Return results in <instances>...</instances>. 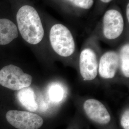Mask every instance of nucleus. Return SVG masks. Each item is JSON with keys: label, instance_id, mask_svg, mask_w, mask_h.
Here are the masks:
<instances>
[{"label": "nucleus", "instance_id": "obj_8", "mask_svg": "<svg viewBox=\"0 0 129 129\" xmlns=\"http://www.w3.org/2000/svg\"><path fill=\"white\" fill-rule=\"evenodd\" d=\"M120 58L117 53L109 51L102 55L100 61L99 72L103 78H113L117 72Z\"/></svg>", "mask_w": 129, "mask_h": 129}, {"label": "nucleus", "instance_id": "obj_5", "mask_svg": "<svg viewBox=\"0 0 129 129\" xmlns=\"http://www.w3.org/2000/svg\"><path fill=\"white\" fill-rule=\"evenodd\" d=\"M103 32L108 39L119 37L123 32L124 21L122 15L116 10L107 11L103 17Z\"/></svg>", "mask_w": 129, "mask_h": 129}, {"label": "nucleus", "instance_id": "obj_4", "mask_svg": "<svg viewBox=\"0 0 129 129\" xmlns=\"http://www.w3.org/2000/svg\"><path fill=\"white\" fill-rule=\"evenodd\" d=\"M6 119L10 124L17 129H38L44 123L40 116L24 111H8Z\"/></svg>", "mask_w": 129, "mask_h": 129}, {"label": "nucleus", "instance_id": "obj_7", "mask_svg": "<svg viewBox=\"0 0 129 129\" xmlns=\"http://www.w3.org/2000/svg\"><path fill=\"white\" fill-rule=\"evenodd\" d=\"M84 109L88 118L100 124H107L111 117L105 107L101 102L95 99H89L85 102Z\"/></svg>", "mask_w": 129, "mask_h": 129}, {"label": "nucleus", "instance_id": "obj_6", "mask_svg": "<svg viewBox=\"0 0 129 129\" xmlns=\"http://www.w3.org/2000/svg\"><path fill=\"white\" fill-rule=\"evenodd\" d=\"M98 61L95 52L90 48L81 52L79 57L80 72L85 80H92L98 74Z\"/></svg>", "mask_w": 129, "mask_h": 129}, {"label": "nucleus", "instance_id": "obj_14", "mask_svg": "<svg viewBox=\"0 0 129 129\" xmlns=\"http://www.w3.org/2000/svg\"><path fill=\"white\" fill-rule=\"evenodd\" d=\"M120 123L123 129H129V109L125 111L122 116L120 120Z\"/></svg>", "mask_w": 129, "mask_h": 129}, {"label": "nucleus", "instance_id": "obj_3", "mask_svg": "<svg viewBox=\"0 0 129 129\" xmlns=\"http://www.w3.org/2000/svg\"><path fill=\"white\" fill-rule=\"evenodd\" d=\"M32 82V77L16 66L7 65L0 70V85L5 88L19 90L29 87Z\"/></svg>", "mask_w": 129, "mask_h": 129}, {"label": "nucleus", "instance_id": "obj_13", "mask_svg": "<svg viewBox=\"0 0 129 129\" xmlns=\"http://www.w3.org/2000/svg\"><path fill=\"white\" fill-rule=\"evenodd\" d=\"M75 6L83 9H89L93 5V0H69Z\"/></svg>", "mask_w": 129, "mask_h": 129}, {"label": "nucleus", "instance_id": "obj_15", "mask_svg": "<svg viewBox=\"0 0 129 129\" xmlns=\"http://www.w3.org/2000/svg\"><path fill=\"white\" fill-rule=\"evenodd\" d=\"M129 4H128L127 6V9H126V15H127V18L128 19V21L129 22Z\"/></svg>", "mask_w": 129, "mask_h": 129}, {"label": "nucleus", "instance_id": "obj_11", "mask_svg": "<svg viewBox=\"0 0 129 129\" xmlns=\"http://www.w3.org/2000/svg\"><path fill=\"white\" fill-rule=\"evenodd\" d=\"M48 93L50 100L55 103L62 101L65 95L64 88L62 85L57 83L50 84L48 88Z\"/></svg>", "mask_w": 129, "mask_h": 129}, {"label": "nucleus", "instance_id": "obj_12", "mask_svg": "<svg viewBox=\"0 0 129 129\" xmlns=\"http://www.w3.org/2000/svg\"><path fill=\"white\" fill-rule=\"evenodd\" d=\"M120 60L122 72L126 78H129V45L128 44L122 47L120 52Z\"/></svg>", "mask_w": 129, "mask_h": 129}, {"label": "nucleus", "instance_id": "obj_2", "mask_svg": "<svg viewBox=\"0 0 129 129\" xmlns=\"http://www.w3.org/2000/svg\"><path fill=\"white\" fill-rule=\"evenodd\" d=\"M49 37L53 49L59 55L68 57L74 53V38L69 30L64 25L56 24L52 26Z\"/></svg>", "mask_w": 129, "mask_h": 129}, {"label": "nucleus", "instance_id": "obj_1", "mask_svg": "<svg viewBox=\"0 0 129 129\" xmlns=\"http://www.w3.org/2000/svg\"><path fill=\"white\" fill-rule=\"evenodd\" d=\"M16 20L19 32L26 41L32 45L41 42L44 30L39 14L34 7L22 6L17 13Z\"/></svg>", "mask_w": 129, "mask_h": 129}, {"label": "nucleus", "instance_id": "obj_10", "mask_svg": "<svg viewBox=\"0 0 129 129\" xmlns=\"http://www.w3.org/2000/svg\"><path fill=\"white\" fill-rule=\"evenodd\" d=\"M17 97L19 101L26 109L31 111H36L38 108L36 96L32 88L29 87L19 90Z\"/></svg>", "mask_w": 129, "mask_h": 129}, {"label": "nucleus", "instance_id": "obj_16", "mask_svg": "<svg viewBox=\"0 0 129 129\" xmlns=\"http://www.w3.org/2000/svg\"><path fill=\"white\" fill-rule=\"evenodd\" d=\"M111 0H101V1H102V2H103V3H109V2H110V1H111Z\"/></svg>", "mask_w": 129, "mask_h": 129}, {"label": "nucleus", "instance_id": "obj_9", "mask_svg": "<svg viewBox=\"0 0 129 129\" xmlns=\"http://www.w3.org/2000/svg\"><path fill=\"white\" fill-rule=\"evenodd\" d=\"M18 36L17 28L13 22L7 19H0V45L9 44Z\"/></svg>", "mask_w": 129, "mask_h": 129}]
</instances>
